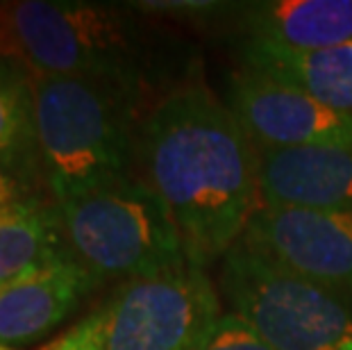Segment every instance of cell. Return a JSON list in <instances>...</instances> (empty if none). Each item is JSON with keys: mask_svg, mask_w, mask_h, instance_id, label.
I'll list each match as a JSON object with an SVG mask.
<instances>
[{"mask_svg": "<svg viewBox=\"0 0 352 350\" xmlns=\"http://www.w3.org/2000/svg\"><path fill=\"white\" fill-rule=\"evenodd\" d=\"M134 173L164 200L189 262H221L261 207L257 151L232 109L202 82L157 100L139 125Z\"/></svg>", "mask_w": 352, "mask_h": 350, "instance_id": "obj_1", "label": "cell"}, {"mask_svg": "<svg viewBox=\"0 0 352 350\" xmlns=\"http://www.w3.org/2000/svg\"><path fill=\"white\" fill-rule=\"evenodd\" d=\"M144 89L87 76H34V135L50 196L134 173Z\"/></svg>", "mask_w": 352, "mask_h": 350, "instance_id": "obj_2", "label": "cell"}, {"mask_svg": "<svg viewBox=\"0 0 352 350\" xmlns=\"http://www.w3.org/2000/svg\"><path fill=\"white\" fill-rule=\"evenodd\" d=\"M16 55L34 76H87L146 91L157 43L132 3L21 0L7 3Z\"/></svg>", "mask_w": 352, "mask_h": 350, "instance_id": "obj_3", "label": "cell"}, {"mask_svg": "<svg viewBox=\"0 0 352 350\" xmlns=\"http://www.w3.org/2000/svg\"><path fill=\"white\" fill-rule=\"evenodd\" d=\"M71 255L100 282H130L189 262L164 200L137 173L55 200Z\"/></svg>", "mask_w": 352, "mask_h": 350, "instance_id": "obj_4", "label": "cell"}, {"mask_svg": "<svg viewBox=\"0 0 352 350\" xmlns=\"http://www.w3.org/2000/svg\"><path fill=\"white\" fill-rule=\"evenodd\" d=\"M219 264L221 300L271 350H352V296L284 269L243 241Z\"/></svg>", "mask_w": 352, "mask_h": 350, "instance_id": "obj_5", "label": "cell"}, {"mask_svg": "<svg viewBox=\"0 0 352 350\" xmlns=\"http://www.w3.org/2000/svg\"><path fill=\"white\" fill-rule=\"evenodd\" d=\"M104 350H193L226 314L207 269L184 262L118 285Z\"/></svg>", "mask_w": 352, "mask_h": 350, "instance_id": "obj_6", "label": "cell"}, {"mask_svg": "<svg viewBox=\"0 0 352 350\" xmlns=\"http://www.w3.org/2000/svg\"><path fill=\"white\" fill-rule=\"evenodd\" d=\"M226 105L261 151L352 144V118L248 66L232 71Z\"/></svg>", "mask_w": 352, "mask_h": 350, "instance_id": "obj_7", "label": "cell"}, {"mask_svg": "<svg viewBox=\"0 0 352 350\" xmlns=\"http://www.w3.org/2000/svg\"><path fill=\"white\" fill-rule=\"evenodd\" d=\"M241 241L284 269L352 296V212L261 205Z\"/></svg>", "mask_w": 352, "mask_h": 350, "instance_id": "obj_8", "label": "cell"}, {"mask_svg": "<svg viewBox=\"0 0 352 350\" xmlns=\"http://www.w3.org/2000/svg\"><path fill=\"white\" fill-rule=\"evenodd\" d=\"M102 282L73 255L0 287V346L21 348L48 337Z\"/></svg>", "mask_w": 352, "mask_h": 350, "instance_id": "obj_9", "label": "cell"}, {"mask_svg": "<svg viewBox=\"0 0 352 350\" xmlns=\"http://www.w3.org/2000/svg\"><path fill=\"white\" fill-rule=\"evenodd\" d=\"M254 151L261 205L352 212V144Z\"/></svg>", "mask_w": 352, "mask_h": 350, "instance_id": "obj_10", "label": "cell"}, {"mask_svg": "<svg viewBox=\"0 0 352 350\" xmlns=\"http://www.w3.org/2000/svg\"><path fill=\"white\" fill-rule=\"evenodd\" d=\"M232 28L243 41L284 50H323L352 43V0L239 3Z\"/></svg>", "mask_w": 352, "mask_h": 350, "instance_id": "obj_11", "label": "cell"}, {"mask_svg": "<svg viewBox=\"0 0 352 350\" xmlns=\"http://www.w3.org/2000/svg\"><path fill=\"white\" fill-rule=\"evenodd\" d=\"M239 62L352 118V43L323 50H284L239 39Z\"/></svg>", "mask_w": 352, "mask_h": 350, "instance_id": "obj_12", "label": "cell"}, {"mask_svg": "<svg viewBox=\"0 0 352 350\" xmlns=\"http://www.w3.org/2000/svg\"><path fill=\"white\" fill-rule=\"evenodd\" d=\"M66 255L71 250L52 196L0 207V287Z\"/></svg>", "mask_w": 352, "mask_h": 350, "instance_id": "obj_13", "label": "cell"}, {"mask_svg": "<svg viewBox=\"0 0 352 350\" xmlns=\"http://www.w3.org/2000/svg\"><path fill=\"white\" fill-rule=\"evenodd\" d=\"M36 144L34 73L21 57L0 55V151Z\"/></svg>", "mask_w": 352, "mask_h": 350, "instance_id": "obj_14", "label": "cell"}, {"mask_svg": "<svg viewBox=\"0 0 352 350\" xmlns=\"http://www.w3.org/2000/svg\"><path fill=\"white\" fill-rule=\"evenodd\" d=\"M50 196L39 146H19L0 151V207Z\"/></svg>", "mask_w": 352, "mask_h": 350, "instance_id": "obj_15", "label": "cell"}, {"mask_svg": "<svg viewBox=\"0 0 352 350\" xmlns=\"http://www.w3.org/2000/svg\"><path fill=\"white\" fill-rule=\"evenodd\" d=\"M134 10L144 17L175 19L193 25H230L234 23L239 3H223V0H148V3H132Z\"/></svg>", "mask_w": 352, "mask_h": 350, "instance_id": "obj_16", "label": "cell"}, {"mask_svg": "<svg viewBox=\"0 0 352 350\" xmlns=\"http://www.w3.org/2000/svg\"><path fill=\"white\" fill-rule=\"evenodd\" d=\"M109 316L111 307L109 300L82 316L78 323H73L69 330L59 337L50 339L39 350H104L107 346V332H109Z\"/></svg>", "mask_w": 352, "mask_h": 350, "instance_id": "obj_17", "label": "cell"}, {"mask_svg": "<svg viewBox=\"0 0 352 350\" xmlns=\"http://www.w3.org/2000/svg\"><path fill=\"white\" fill-rule=\"evenodd\" d=\"M193 350H271V346L241 318L226 311Z\"/></svg>", "mask_w": 352, "mask_h": 350, "instance_id": "obj_18", "label": "cell"}, {"mask_svg": "<svg viewBox=\"0 0 352 350\" xmlns=\"http://www.w3.org/2000/svg\"><path fill=\"white\" fill-rule=\"evenodd\" d=\"M0 55H16V43H14L10 14H7V3H0Z\"/></svg>", "mask_w": 352, "mask_h": 350, "instance_id": "obj_19", "label": "cell"}, {"mask_svg": "<svg viewBox=\"0 0 352 350\" xmlns=\"http://www.w3.org/2000/svg\"><path fill=\"white\" fill-rule=\"evenodd\" d=\"M0 350H16V348H10V346H0Z\"/></svg>", "mask_w": 352, "mask_h": 350, "instance_id": "obj_20", "label": "cell"}]
</instances>
